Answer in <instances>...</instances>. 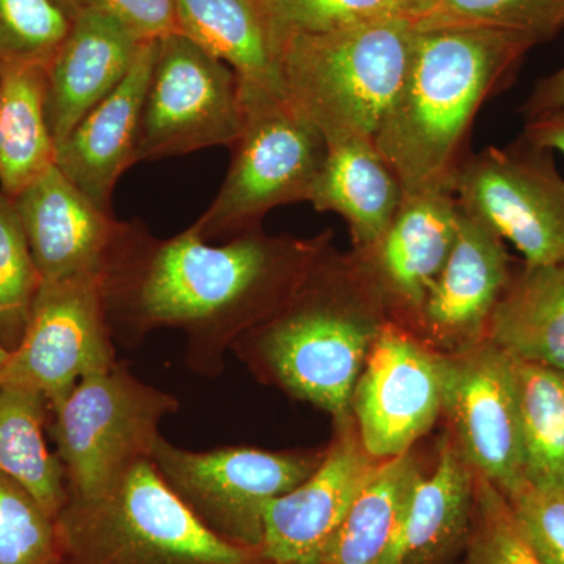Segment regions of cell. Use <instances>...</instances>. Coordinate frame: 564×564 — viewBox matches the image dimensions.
Masks as SVG:
<instances>
[{
  "label": "cell",
  "mask_w": 564,
  "mask_h": 564,
  "mask_svg": "<svg viewBox=\"0 0 564 564\" xmlns=\"http://www.w3.org/2000/svg\"><path fill=\"white\" fill-rule=\"evenodd\" d=\"M332 247V229L296 237L259 228L209 245L192 228L159 239L124 223L102 274L115 343L137 347L177 329L187 369L214 380L236 340L280 310Z\"/></svg>",
  "instance_id": "cell-1"
},
{
  "label": "cell",
  "mask_w": 564,
  "mask_h": 564,
  "mask_svg": "<svg viewBox=\"0 0 564 564\" xmlns=\"http://www.w3.org/2000/svg\"><path fill=\"white\" fill-rule=\"evenodd\" d=\"M536 44L497 29H414L402 88L373 137L404 195L454 192L456 174L473 154L478 111L514 80Z\"/></svg>",
  "instance_id": "cell-2"
},
{
  "label": "cell",
  "mask_w": 564,
  "mask_h": 564,
  "mask_svg": "<svg viewBox=\"0 0 564 564\" xmlns=\"http://www.w3.org/2000/svg\"><path fill=\"white\" fill-rule=\"evenodd\" d=\"M388 322L359 256L332 247L280 310L240 336L231 351L261 383L336 421L351 413L356 381Z\"/></svg>",
  "instance_id": "cell-3"
},
{
  "label": "cell",
  "mask_w": 564,
  "mask_h": 564,
  "mask_svg": "<svg viewBox=\"0 0 564 564\" xmlns=\"http://www.w3.org/2000/svg\"><path fill=\"white\" fill-rule=\"evenodd\" d=\"M413 35L410 21L384 17L292 36L278 51L285 99L326 147L373 140L402 88Z\"/></svg>",
  "instance_id": "cell-4"
},
{
  "label": "cell",
  "mask_w": 564,
  "mask_h": 564,
  "mask_svg": "<svg viewBox=\"0 0 564 564\" xmlns=\"http://www.w3.org/2000/svg\"><path fill=\"white\" fill-rule=\"evenodd\" d=\"M63 564H272L223 540L163 481L152 459L107 491L69 497L57 518Z\"/></svg>",
  "instance_id": "cell-5"
},
{
  "label": "cell",
  "mask_w": 564,
  "mask_h": 564,
  "mask_svg": "<svg viewBox=\"0 0 564 564\" xmlns=\"http://www.w3.org/2000/svg\"><path fill=\"white\" fill-rule=\"evenodd\" d=\"M180 408L176 395L144 383L124 362L82 378L51 411L69 497L99 496L133 466L152 459L162 422Z\"/></svg>",
  "instance_id": "cell-6"
},
{
  "label": "cell",
  "mask_w": 564,
  "mask_h": 564,
  "mask_svg": "<svg viewBox=\"0 0 564 564\" xmlns=\"http://www.w3.org/2000/svg\"><path fill=\"white\" fill-rule=\"evenodd\" d=\"M242 101L243 129L231 147L228 174L191 226L206 242L254 231L270 210L307 203L325 161V140L285 96H248Z\"/></svg>",
  "instance_id": "cell-7"
},
{
  "label": "cell",
  "mask_w": 564,
  "mask_h": 564,
  "mask_svg": "<svg viewBox=\"0 0 564 564\" xmlns=\"http://www.w3.org/2000/svg\"><path fill=\"white\" fill-rule=\"evenodd\" d=\"M325 451L234 447L191 451L161 436L152 463L181 502L210 532L242 547L259 549L263 514L317 469Z\"/></svg>",
  "instance_id": "cell-8"
},
{
  "label": "cell",
  "mask_w": 564,
  "mask_h": 564,
  "mask_svg": "<svg viewBox=\"0 0 564 564\" xmlns=\"http://www.w3.org/2000/svg\"><path fill=\"white\" fill-rule=\"evenodd\" d=\"M243 121L242 90L231 66L181 32L158 39L137 163L231 148Z\"/></svg>",
  "instance_id": "cell-9"
},
{
  "label": "cell",
  "mask_w": 564,
  "mask_h": 564,
  "mask_svg": "<svg viewBox=\"0 0 564 564\" xmlns=\"http://www.w3.org/2000/svg\"><path fill=\"white\" fill-rule=\"evenodd\" d=\"M464 214L510 242L530 265L564 263V177L554 152L522 137L470 154L454 182Z\"/></svg>",
  "instance_id": "cell-10"
},
{
  "label": "cell",
  "mask_w": 564,
  "mask_h": 564,
  "mask_svg": "<svg viewBox=\"0 0 564 564\" xmlns=\"http://www.w3.org/2000/svg\"><path fill=\"white\" fill-rule=\"evenodd\" d=\"M102 274L41 282L20 343L0 369V381L43 393L54 411L82 378L117 364Z\"/></svg>",
  "instance_id": "cell-11"
},
{
  "label": "cell",
  "mask_w": 564,
  "mask_h": 564,
  "mask_svg": "<svg viewBox=\"0 0 564 564\" xmlns=\"http://www.w3.org/2000/svg\"><path fill=\"white\" fill-rule=\"evenodd\" d=\"M441 356L443 414L448 437L505 497L525 488L524 440L514 362L489 343Z\"/></svg>",
  "instance_id": "cell-12"
},
{
  "label": "cell",
  "mask_w": 564,
  "mask_h": 564,
  "mask_svg": "<svg viewBox=\"0 0 564 564\" xmlns=\"http://www.w3.org/2000/svg\"><path fill=\"white\" fill-rule=\"evenodd\" d=\"M350 410L364 447L378 462L413 451L443 414L440 352L389 321L356 381Z\"/></svg>",
  "instance_id": "cell-13"
},
{
  "label": "cell",
  "mask_w": 564,
  "mask_h": 564,
  "mask_svg": "<svg viewBox=\"0 0 564 564\" xmlns=\"http://www.w3.org/2000/svg\"><path fill=\"white\" fill-rule=\"evenodd\" d=\"M381 463L364 447L351 413L336 419L317 469L267 507L261 547L267 562L318 564Z\"/></svg>",
  "instance_id": "cell-14"
},
{
  "label": "cell",
  "mask_w": 564,
  "mask_h": 564,
  "mask_svg": "<svg viewBox=\"0 0 564 564\" xmlns=\"http://www.w3.org/2000/svg\"><path fill=\"white\" fill-rule=\"evenodd\" d=\"M462 207L452 191L404 195L383 236L356 251L372 278L389 321L414 332L458 234Z\"/></svg>",
  "instance_id": "cell-15"
},
{
  "label": "cell",
  "mask_w": 564,
  "mask_h": 564,
  "mask_svg": "<svg viewBox=\"0 0 564 564\" xmlns=\"http://www.w3.org/2000/svg\"><path fill=\"white\" fill-rule=\"evenodd\" d=\"M514 265L507 243L462 210L454 248L413 333L440 355L484 343Z\"/></svg>",
  "instance_id": "cell-16"
},
{
  "label": "cell",
  "mask_w": 564,
  "mask_h": 564,
  "mask_svg": "<svg viewBox=\"0 0 564 564\" xmlns=\"http://www.w3.org/2000/svg\"><path fill=\"white\" fill-rule=\"evenodd\" d=\"M11 199L41 282L104 273L124 221L93 203L57 166Z\"/></svg>",
  "instance_id": "cell-17"
},
{
  "label": "cell",
  "mask_w": 564,
  "mask_h": 564,
  "mask_svg": "<svg viewBox=\"0 0 564 564\" xmlns=\"http://www.w3.org/2000/svg\"><path fill=\"white\" fill-rule=\"evenodd\" d=\"M144 41L126 22L84 11L46 65V117L55 150L131 70Z\"/></svg>",
  "instance_id": "cell-18"
},
{
  "label": "cell",
  "mask_w": 564,
  "mask_h": 564,
  "mask_svg": "<svg viewBox=\"0 0 564 564\" xmlns=\"http://www.w3.org/2000/svg\"><path fill=\"white\" fill-rule=\"evenodd\" d=\"M155 43L158 39L144 41L117 90L98 104L55 150V166L109 214L118 181L137 163Z\"/></svg>",
  "instance_id": "cell-19"
},
{
  "label": "cell",
  "mask_w": 564,
  "mask_h": 564,
  "mask_svg": "<svg viewBox=\"0 0 564 564\" xmlns=\"http://www.w3.org/2000/svg\"><path fill=\"white\" fill-rule=\"evenodd\" d=\"M399 177L373 140L352 139L326 147L307 203L347 223L352 250L370 247L383 236L402 206Z\"/></svg>",
  "instance_id": "cell-20"
},
{
  "label": "cell",
  "mask_w": 564,
  "mask_h": 564,
  "mask_svg": "<svg viewBox=\"0 0 564 564\" xmlns=\"http://www.w3.org/2000/svg\"><path fill=\"white\" fill-rule=\"evenodd\" d=\"M432 473L419 475L404 514L399 564H447L464 551L475 473L445 433Z\"/></svg>",
  "instance_id": "cell-21"
},
{
  "label": "cell",
  "mask_w": 564,
  "mask_h": 564,
  "mask_svg": "<svg viewBox=\"0 0 564 564\" xmlns=\"http://www.w3.org/2000/svg\"><path fill=\"white\" fill-rule=\"evenodd\" d=\"M176 31L231 66L243 98L284 96L258 0H174Z\"/></svg>",
  "instance_id": "cell-22"
},
{
  "label": "cell",
  "mask_w": 564,
  "mask_h": 564,
  "mask_svg": "<svg viewBox=\"0 0 564 564\" xmlns=\"http://www.w3.org/2000/svg\"><path fill=\"white\" fill-rule=\"evenodd\" d=\"M486 339L518 361L564 372V263H516Z\"/></svg>",
  "instance_id": "cell-23"
},
{
  "label": "cell",
  "mask_w": 564,
  "mask_h": 564,
  "mask_svg": "<svg viewBox=\"0 0 564 564\" xmlns=\"http://www.w3.org/2000/svg\"><path fill=\"white\" fill-rule=\"evenodd\" d=\"M421 474L413 451L381 463L318 564H399L404 514Z\"/></svg>",
  "instance_id": "cell-24"
},
{
  "label": "cell",
  "mask_w": 564,
  "mask_h": 564,
  "mask_svg": "<svg viewBox=\"0 0 564 564\" xmlns=\"http://www.w3.org/2000/svg\"><path fill=\"white\" fill-rule=\"evenodd\" d=\"M50 413L43 393L0 381V474L24 486L57 519L69 492L61 459L44 436Z\"/></svg>",
  "instance_id": "cell-25"
},
{
  "label": "cell",
  "mask_w": 564,
  "mask_h": 564,
  "mask_svg": "<svg viewBox=\"0 0 564 564\" xmlns=\"http://www.w3.org/2000/svg\"><path fill=\"white\" fill-rule=\"evenodd\" d=\"M55 165L46 117V66L3 68L0 107V191L10 198Z\"/></svg>",
  "instance_id": "cell-26"
},
{
  "label": "cell",
  "mask_w": 564,
  "mask_h": 564,
  "mask_svg": "<svg viewBox=\"0 0 564 564\" xmlns=\"http://www.w3.org/2000/svg\"><path fill=\"white\" fill-rule=\"evenodd\" d=\"M527 486L564 492V372L513 358Z\"/></svg>",
  "instance_id": "cell-27"
},
{
  "label": "cell",
  "mask_w": 564,
  "mask_h": 564,
  "mask_svg": "<svg viewBox=\"0 0 564 564\" xmlns=\"http://www.w3.org/2000/svg\"><path fill=\"white\" fill-rule=\"evenodd\" d=\"M415 31L485 28L522 33L538 44L564 29V0H433L413 22Z\"/></svg>",
  "instance_id": "cell-28"
},
{
  "label": "cell",
  "mask_w": 564,
  "mask_h": 564,
  "mask_svg": "<svg viewBox=\"0 0 564 564\" xmlns=\"http://www.w3.org/2000/svg\"><path fill=\"white\" fill-rule=\"evenodd\" d=\"M0 564H63L57 519L0 474Z\"/></svg>",
  "instance_id": "cell-29"
},
{
  "label": "cell",
  "mask_w": 564,
  "mask_h": 564,
  "mask_svg": "<svg viewBox=\"0 0 564 564\" xmlns=\"http://www.w3.org/2000/svg\"><path fill=\"white\" fill-rule=\"evenodd\" d=\"M464 555V564H543L525 540L507 497L480 475H475Z\"/></svg>",
  "instance_id": "cell-30"
},
{
  "label": "cell",
  "mask_w": 564,
  "mask_h": 564,
  "mask_svg": "<svg viewBox=\"0 0 564 564\" xmlns=\"http://www.w3.org/2000/svg\"><path fill=\"white\" fill-rule=\"evenodd\" d=\"M69 25L55 0H0V66H46Z\"/></svg>",
  "instance_id": "cell-31"
},
{
  "label": "cell",
  "mask_w": 564,
  "mask_h": 564,
  "mask_svg": "<svg viewBox=\"0 0 564 564\" xmlns=\"http://www.w3.org/2000/svg\"><path fill=\"white\" fill-rule=\"evenodd\" d=\"M274 54L282 44L303 33H325L355 28L391 17L388 0H258Z\"/></svg>",
  "instance_id": "cell-32"
},
{
  "label": "cell",
  "mask_w": 564,
  "mask_h": 564,
  "mask_svg": "<svg viewBox=\"0 0 564 564\" xmlns=\"http://www.w3.org/2000/svg\"><path fill=\"white\" fill-rule=\"evenodd\" d=\"M40 285L17 206L0 191V325L22 336Z\"/></svg>",
  "instance_id": "cell-33"
},
{
  "label": "cell",
  "mask_w": 564,
  "mask_h": 564,
  "mask_svg": "<svg viewBox=\"0 0 564 564\" xmlns=\"http://www.w3.org/2000/svg\"><path fill=\"white\" fill-rule=\"evenodd\" d=\"M508 502L538 558L543 564H564V492L525 486Z\"/></svg>",
  "instance_id": "cell-34"
},
{
  "label": "cell",
  "mask_w": 564,
  "mask_h": 564,
  "mask_svg": "<svg viewBox=\"0 0 564 564\" xmlns=\"http://www.w3.org/2000/svg\"><path fill=\"white\" fill-rule=\"evenodd\" d=\"M68 17L84 11L111 14L132 28L143 40L161 39L176 31L174 0H55Z\"/></svg>",
  "instance_id": "cell-35"
},
{
  "label": "cell",
  "mask_w": 564,
  "mask_h": 564,
  "mask_svg": "<svg viewBox=\"0 0 564 564\" xmlns=\"http://www.w3.org/2000/svg\"><path fill=\"white\" fill-rule=\"evenodd\" d=\"M560 109H564V66L534 84L519 113L529 121Z\"/></svg>",
  "instance_id": "cell-36"
},
{
  "label": "cell",
  "mask_w": 564,
  "mask_h": 564,
  "mask_svg": "<svg viewBox=\"0 0 564 564\" xmlns=\"http://www.w3.org/2000/svg\"><path fill=\"white\" fill-rule=\"evenodd\" d=\"M521 137L536 147L564 154V109L525 121Z\"/></svg>",
  "instance_id": "cell-37"
},
{
  "label": "cell",
  "mask_w": 564,
  "mask_h": 564,
  "mask_svg": "<svg viewBox=\"0 0 564 564\" xmlns=\"http://www.w3.org/2000/svg\"><path fill=\"white\" fill-rule=\"evenodd\" d=\"M432 2L433 0H388L389 14L403 18L413 24Z\"/></svg>",
  "instance_id": "cell-38"
},
{
  "label": "cell",
  "mask_w": 564,
  "mask_h": 564,
  "mask_svg": "<svg viewBox=\"0 0 564 564\" xmlns=\"http://www.w3.org/2000/svg\"><path fill=\"white\" fill-rule=\"evenodd\" d=\"M10 350L6 347V345L2 344V340H0V369H2L3 364L7 362V359H9Z\"/></svg>",
  "instance_id": "cell-39"
},
{
  "label": "cell",
  "mask_w": 564,
  "mask_h": 564,
  "mask_svg": "<svg viewBox=\"0 0 564 564\" xmlns=\"http://www.w3.org/2000/svg\"><path fill=\"white\" fill-rule=\"evenodd\" d=\"M3 98V68L0 66V107H2Z\"/></svg>",
  "instance_id": "cell-40"
},
{
  "label": "cell",
  "mask_w": 564,
  "mask_h": 564,
  "mask_svg": "<svg viewBox=\"0 0 564 564\" xmlns=\"http://www.w3.org/2000/svg\"><path fill=\"white\" fill-rule=\"evenodd\" d=\"M282 564H299V563H282Z\"/></svg>",
  "instance_id": "cell-41"
}]
</instances>
